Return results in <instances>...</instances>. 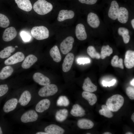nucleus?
Returning a JSON list of instances; mask_svg holds the SVG:
<instances>
[{
	"mask_svg": "<svg viewBox=\"0 0 134 134\" xmlns=\"http://www.w3.org/2000/svg\"><path fill=\"white\" fill-rule=\"evenodd\" d=\"M102 109L99 111V114L105 117L111 118L113 116V114L106 105H103L101 106Z\"/></svg>",
	"mask_w": 134,
	"mask_h": 134,
	"instance_id": "obj_33",
	"label": "nucleus"
},
{
	"mask_svg": "<svg viewBox=\"0 0 134 134\" xmlns=\"http://www.w3.org/2000/svg\"><path fill=\"white\" fill-rule=\"evenodd\" d=\"M87 22L89 25L93 28H98L99 26L100 22L99 18L96 14L90 12L88 15Z\"/></svg>",
	"mask_w": 134,
	"mask_h": 134,
	"instance_id": "obj_18",
	"label": "nucleus"
},
{
	"mask_svg": "<svg viewBox=\"0 0 134 134\" xmlns=\"http://www.w3.org/2000/svg\"><path fill=\"white\" fill-rule=\"evenodd\" d=\"M131 24L133 29H134V19H133L131 21Z\"/></svg>",
	"mask_w": 134,
	"mask_h": 134,
	"instance_id": "obj_46",
	"label": "nucleus"
},
{
	"mask_svg": "<svg viewBox=\"0 0 134 134\" xmlns=\"http://www.w3.org/2000/svg\"><path fill=\"white\" fill-rule=\"evenodd\" d=\"M15 47V48H18V46H16Z\"/></svg>",
	"mask_w": 134,
	"mask_h": 134,
	"instance_id": "obj_52",
	"label": "nucleus"
},
{
	"mask_svg": "<svg viewBox=\"0 0 134 134\" xmlns=\"http://www.w3.org/2000/svg\"><path fill=\"white\" fill-rule=\"evenodd\" d=\"M15 48L12 46L7 47L0 52V58L4 59L9 57L15 50Z\"/></svg>",
	"mask_w": 134,
	"mask_h": 134,
	"instance_id": "obj_30",
	"label": "nucleus"
},
{
	"mask_svg": "<svg viewBox=\"0 0 134 134\" xmlns=\"http://www.w3.org/2000/svg\"><path fill=\"white\" fill-rule=\"evenodd\" d=\"M36 134H48L45 132H36Z\"/></svg>",
	"mask_w": 134,
	"mask_h": 134,
	"instance_id": "obj_45",
	"label": "nucleus"
},
{
	"mask_svg": "<svg viewBox=\"0 0 134 134\" xmlns=\"http://www.w3.org/2000/svg\"><path fill=\"white\" fill-rule=\"evenodd\" d=\"M74 56L72 53H68L65 58L62 64V70L65 72L69 70L73 63Z\"/></svg>",
	"mask_w": 134,
	"mask_h": 134,
	"instance_id": "obj_13",
	"label": "nucleus"
},
{
	"mask_svg": "<svg viewBox=\"0 0 134 134\" xmlns=\"http://www.w3.org/2000/svg\"><path fill=\"white\" fill-rule=\"evenodd\" d=\"M75 34L76 38L80 40H85L86 39L87 37L85 27L82 24L79 23L76 25Z\"/></svg>",
	"mask_w": 134,
	"mask_h": 134,
	"instance_id": "obj_16",
	"label": "nucleus"
},
{
	"mask_svg": "<svg viewBox=\"0 0 134 134\" xmlns=\"http://www.w3.org/2000/svg\"><path fill=\"white\" fill-rule=\"evenodd\" d=\"M123 60L122 58L119 59V57L117 55H115L112 59L111 64L113 67H118L123 69L124 68L123 64Z\"/></svg>",
	"mask_w": 134,
	"mask_h": 134,
	"instance_id": "obj_32",
	"label": "nucleus"
},
{
	"mask_svg": "<svg viewBox=\"0 0 134 134\" xmlns=\"http://www.w3.org/2000/svg\"><path fill=\"white\" fill-rule=\"evenodd\" d=\"M126 134H133V133H132L130 132H128L126 133Z\"/></svg>",
	"mask_w": 134,
	"mask_h": 134,
	"instance_id": "obj_51",
	"label": "nucleus"
},
{
	"mask_svg": "<svg viewBox=\"0 0 134 134\" xmlns=\"http://www.w3.org/2000/svg\"><path fill=\"white\" fill-rule=\"evenodd\" d=\"M37 60V58L34 55L30 54L24 59L21 67L23 68L27 69L30 67Z\"/></svg>",
	"mask_w": 134,
	"mask_h": 134,
	"instance_id": "obj_20",
	"label": "nucleus"
},
{
	"mask_svg": "<svg viewBox=\"0 0 134 134\" xmlns=\"http://www.w3.org/2000/svg\"><path fill=\"white\" fill-rule=\"evenodd\" d=\"M86 134H91L89 133H86Z\"/></svg>",
	"mask_w": 134,
	"mask_h": 134,
	"instance_id": "obj_53",
	"label": "nucleus"
},
{
	"mask_svg": "<svg viewBox=\"0 0 134 134\" xmlns=\"http://www.w3.org/2000/svg\"><path fill=\"white\" fill-rule=\"evenodd\" d=\"M33 8L37 14L43 15L51 11L53 6L51 3L45 0H38L34 4Z\"/></svg>",
	"mask_w": 134,
	"mask_h": 134,
	"instance_id": "obj_2",
	"label": "nucleus"
},
{
	"mask_svg": "<svg viewBox=\"0 0 134 134\" xmlns=\"http://www.w3.org/2000/svg\"><path fill=\"white\" fill-rule=\"evenodd\" d=\"M13 67L10 66H7L3 67L0 72V79H5L12 74L13 71Z\"/></svg>",
	"mask_w": 134,
	"mask_h": 134,
	"instance_id": "obj_28",
	"label": "nucleus"
},
{
	"mask_svg": "<svg viewBox=\"0 0 134 134\" xmlns=\"http://www.w3.org/2000/svg\"><path fill=\"white\" fill-rule=\"evenodd\" d=\"M33 37L37 40H42L48 38L49 32L48 29L44 26L34 27L31 30Z\"/></svg>",
	"mask_w": 134,
	"mask_h": 134,
	"instance_id": "obj_3",
	"label": "nucleus"
},
{
	"mask_svg": "<svg viewBox=\"0 0 134 134\" xmlns=\"http://www.w3.org/2000/svg\"><path fill=\"white\" fill-rule=\"evenodd\" d=\"M87 52L88 55L92 58L99 59L100 58V54L96 51L95 48L93 46H90L88 47Z\"/></svg>",
	"mask_w": 134,
	"mask_h": 134,
	"instance_id": "obj_34",
	"label": "nucleus"
},
{
	"mask_svg": "<svg viewBox=\"0 0 134 134\" xmlns=\"http://www.w3.org/2000/svg\"><path fill=\"white\" fill-rule=\"evenodd\" d=\"M10 23L9 20L5 15L0 13V27L3 28L8 27Z\"/></svg>",
	"mask_w": 134,
	"mask_h": 134,
	"instance_id": "obj_36",
	"label": "nucleus"
},
{
	"mask_svg": "<svg viewBox=\"0 0 134 134\" xmlns=\"http://www.w3.org/2000/svg\"><path fill=\"white\" fill-rule=\"evenodd\" d=\"M74 13L72 10H62L60 11L57 19L60 22H62L66 19H71L73 18Z\"/></svg>",
	"mask_w": 134,
	"mask_h": 134,
	"instance_id": "obj_17",
	"label": "nucleus"
},
{
	"mask_svg": "<svg viewBox=\"0 0 134 134\" xmlns=\"http://www.w3.org/2000/svg\"><path fill=\"white\" fill-rule=\"evenodd\" d=\"M69 104V101L67 98L64 96H61L59 97L57 101L58 106H67Z\"/></svg>",
	"mask_w": 134,
	"mask_h": 134,
	"instance_id": "obj_35",
	"label": "nucleus"
},
{
	"mask_svg": "<svg viewBox=\"0 0 134 134\" xmlns=\"http://www.w3.org/2000/svg\"><path fill=\"white\" fill-rule=\"evenodd\" d=\"M81 3H82L90 5L93 4H95L97 1V0H78Z\"/></svg>",
	"mask_w": 134,
	"mask_h": 134,
	"instance_id": "obj_42",
	"label": "nucleus"
},
{
	"mask_svg": "<svg viewBox=\"0 0 134 134\" xmlns=\"http://www.w3.org/2000/svg\"><path fill=\"white\" fill-rule=\"evenodd\" d=\"M18 98L13 97L8 100L5 103L3 110L5 113H7L14 110L17 107L18 103Z\"/></svg>",
	"mask_w": 134,
	"mask_h": 134,
	"instance_id": "obj_7",
	"label": "nucleus"
},
{
	"mask_svg": "<svg viewBox=\"0 0 134 134\" xmlns=\"http://www.w3.org/2000/svg\"><path fill=\"white\" fill-rule=\"evenodd\" d=\"M68 114V110L66 109H60L56 112L55 117L58 121L62 122L67 118Z\"/></svg>",
	"mask_w": 134,
	"mask_h": 134,
	"instance_id": "obj_29",
	"label": "nucleus"
},
{
	"mask_svg": "<svg viewBox=\"0 0 134 134\" xmlns=\"http://www.w3.org/2000/svg\"><path fill=\"white\" fill-rule=\"evenodd\" d=\"M32 95L31 92L28 90L24 91L18 98V103L22 107L27 106L31 101Z\"/></svg>",
	"mask_w": 134,
	"mask_h": 134,
	"instance_id": "obj_9",
	"label": "nucleus"
},
{
	"mask_svg": "<svg viewBox=\"0 0 134 134\" xmlns=\"http://www.w3.org/2000/svg\"><path fill=\"white\" fill-rule=\"evenodd\" d=\"M82 88L84 91L91 93L96 91L97 90V86L92 82L89 77L84 80Z\"/></svg>",
	"mask_w": 134,
	"mask_h": 134,
	"instance_id": "obj_22",
	"label": "nucleus"
},
{
	"mask_svg": "<svg viewBox=\"0 0 134 134\" xmlns=\"http://www.w3.org/2000/svg\"><path fill=\"white\" fill-rule=\"evenodd\" d=\"M119 6L115 0L112 1L108 12V16L111 19L115 20L117 19L119 11Z\"/></svg>",
	"mask_w": 134,
	"mask_h": 134,
	"instance_id": "obj_11",
	"label": "nucleus"
},
{
	"mask_svg": "<svg viewBox=\"0 0 134 134\" xmlns=\"http://www.w3.org/2000/svg\"><path fill=\"white\" fill-rule=\"evenodd\" d=\"M103 134H112L108 132H106L103 133Z\"/></svg>",
	"mask_w": 134,
	"mask_h": 134,
	"instance_id": "obj_50",
	"label": "nucleus"
},
{
	"mask_svg": "<svg viewBox=\"0 0 134 134\" xmlns=\"http://www.w3.org/2000/svg\"><path fill=\"white\" fill-rule=\"evenodd\" d=\"M116 80L115 79H113L112 80L109 81H106L103 80L102 81V84L103 86L109 87L113 85L115 83Z\"/></svg>",
	"mask_w": 134,
	"mask_h": 134,
	"instance_id": "obj_41",
	"label": "nucleus"
},
{
	"mask_svg": "<svg viewBox=\"0 0 134 134\" xmlns=\"http://www.w3.org/2000/svg\"><path fill=\"white\" fill-rule=\"evenodd\" d=\"M50 104V101L48 99H45L41 100L36 105L35 110L38 113H42L49 108Z\"/></svg>",
	"mask_w": 134,
	"mask_h": 134,
	"instance_id": "obj_14",
	"label": "nucleus"
},
{
	"mask_svg": "<svg viewBox=\"0 0 134 134\" xmlns=\"http://www.w3.org/2000/svg\"><path fill=\"white\" fill-rule=\"evenodd\" d=\"M113 52L112 48L109 45L103 46L101 48L100 57L102 59H104L106 57L110 56Z\"/></svg>",
	"mask_w": 134,
	"mask_h": 134,
	"instance_id": "obj_31",
	"label": "nucleus"
},
{
	"mask_svg": "<svg viewBox=\"0 0 134 134\" xmlns=\"http://www.w3.org/2000/svg\"><path fill=\"white\" fill-rule=\"evenodd\" d=\"M129 34V33H125L121 35L123 37L124 42L125 44L128 43L129 41L130 36Z\"/></svg>",
	"mask_w": 134,
	"mask_h": 134,
	"instance_id": "obj_43",
	"label": "nucleus"
},
{
	"mask_svg": "<svg viewBox=\"0 0 134 134\" xmlns=\"http://www.w3.org/2000/svg\"><path fill=\"white\" fill-rule=\"evenodd\" d=\"M124 64L126 67L130 69L134 66V51L127 50L126 52L124 60Z\"/></svg>",
	"mask_w": 134,
	"mask_h": 134,
	"instance_id": "obj_15",
	"label": "nucleus"
},
{
	"mask_svg": "<svg viewBox=\"0 0 134 134\" xmlns=\"http://www.w3.org/2000/svg\"><path fill=\"white\" fill-rule=\"evenodd\" d=\"M33 78L34 82L41 86H46L51 83L48 77L40 72L35 73L33 75Z\"/></svg>",
	"mask_w": 134,
	"mask_h": 134,
	"instance_id": "obj_10",
	"label": "nucleus"
},
{
	"mask_svg": "<svg viewBox=\"0 0 134 134\" xmlns=\"http://www.w3.org/2000/svg\"><path fill=\"white\" fill-rule=\"evenodd\" d=\"M74 41V39L71 36H68L63 40L60 45V50L62 54H66L71 50Z\"/></svg>",
	"mask_w": 134,
	"mask_h": 134,
	"instance_id": "obj_6",
	"label": "nucleus"
},
{
	"mask_svg": "<svg viewBox=\"0 0 134 134\" xmlns=\"http://www.w3.org/2000/svg\"><path fill=\"white\" fill-rule=\"evenodd\" d=\"M18 7L21 9L26 11H31L32 6L30 0H15Z\"/></svg>",
	"mask_w": 134,
	"mask_h": 134,
	"instance_id": "obj_21",
	"label": "nucleus"
},
{
	"mask_svg": "<svg viewBox=\"0 0 134 134\" xmlns=\"http://www.w3.org/2000/svg\"><path fill=\"white\" fill-rule=\"evenodd\" d=\"M118 34L121 35L124 33H129V32L127 28L123 27H120L118 29Z\"/></svg>",
	"mask_w": 134,
	"mask_h": 134,
	"instance_id": "obj_44",
	"label": "nucleus"
},
{
	"mask_svg": "<svg viewBox=\"0 0 134 134\" xmlns=\"http://www.w3.org/2000/svg\"><path fill=\"white\" fill-rule=\"evenodd\" d=\"M77 124L79 128L84 129H91L94 126V123L92 121L89 119L84 118L79 120Z\"/></svg>",
	"mask_w": 134,
	"mask_h": 134,
	"instance_id": "obj_24",
	"label": "nucleus"
},
{
	"mask_svg": "<svg viewBox=\"0 0 134 134\" xmlns=\"http://www.w3.org/2000/svg\"><path fill=\"white\" fill-rule=\"evenodd\" d=\"M85 110L79 105L76 104L72 107L70 113L73 116L75 117H82L85 114Z\"/></svg>",
	"mask_w": 134,
	"mask_h": 134,
	"instance_id": "obj_25",
	"label": "nucleus"
},
{
	"mask_svg": "<svg viewBox=\"0 0 134 134\" xmlns=\"http://www.w3.org/2000/svg\"><path fill=\"white\" fill-rule=\"evenodd\" d=\"M131 84L133 86H134V79L133 78L130 82Z\"/></svg>",
	"mask_w": 134,
	"mask_h": 134,
	"instance_id": "obj_47",
	"label": "nucleus"
},
{
	"mask_svg": "<svg viewBox=\"0 0 134 134\" xmlns=\"http://www.w3.org/2000/svg\"><path fill=\"white\" fill-rule=\"evenodd\" d=\"M124 102V98L122 96L119 94H116L107 99L106 105L111 111L116 112L123 106Z\"/></svg>",
	"mask_w": 134,
	"mask_h": 134,
	"instance_id": "obj_1",
	"label": "nucleus"
},
{
	"mask_svg": "<svg viewBox=\"0 0 134 134\" xmlns=\"http://www.w3.org/2000/svg\"><path fill=\"white\" fill-rule=\"evenodd\" d=\"M50 54L53 60L56 62H59L61 60V56L57 46H53L50 50Z\"/></svg>",
	"mask_w": 134,
	"mask_h": 134,
	"instance_id": "obj_27",
	"label": "nucleus"
},
{
	"mask_svg": "<svg viewBox=\"0 0 134 134\" xmlns=\"http://www.w3.org/2000/svg\"><path fill=\"white\" fill-rule=\"evenodd\" d=\"M131 118L132 120L134 122V113H133L132 114V115Z\"/></svg>",
	"mask_w": 134,
	"mask_h": 134,
	"instance_id": "obj_48",
	"label": "nucleus"
},
{
	"mask_svg": "<svg viewBox=\"0 0 134 134\" xmlns=\"http://www.w3.org/2000/svg\"><path fill=\"white\" fill-rule=\"evenodd\" d=\"M17 34V31L14 27L8 28L3 32L2 36L3 39L6 42L10 41L16 36Z\"/></svg>",
	"mask_w": 134,
	"mask_h": 134,
	"instance_id": "obj_12",
	"label": "nucleus"
},
{
	"mask_svg": "<svg viewBox=\"0 0 134 134\" xmlns=\"http://www.w3.org/2000/svg\"><path fill=\"white\" fill-rule=\"evenodd\" d=\"M82 97L87 100L91 105H93L95 104L97 101L96 96L91 92L84 91L82 93Z\"/></svg>",
	"mask_w": 134,
	"mask_h": 134,
	"instance_id": "obj_26",
	"label": "nucleus"
},
{
	"mask_svg": "<svg viewBox=\"0 0 134 134\" xmlns=\"http://www.w3.org/2000/svg\"><path fill=\"white\" fill-rule=\"evenodd\" d=\"M126 93L131 100L134 99V88L131 87H128L126 89Z\"/></svg>",
	"mask_w": 134,
	"mask_h": 134,
	"instance_id": "obj_37",
	"label": "nucleus"
},
{
	"mask_svg": "<svg viewBox=\"0 0 134 134\" xmlns=\"http://www.w3.org/2000/svg\"><path fill=\"white\" fill-rule=\"evenodd\" d=\"M38 117L37 112L34 109L28 110L22 114L20 119L23 123H32L36 121Z\"/></svg>",
	"mask_w": 134,
	"mask_h": 134,
	"instance_id": "obj_4",
	"label": "nucleus"
},
{
	"mask_svg": "<svg viewBox=\"0 0 134 134\" xmlns=\"http://www.w3.org/2000/svg\"><path fill=\"white\" fill-rule=\"evenodd\" d=\"M25 59V56L23 53L18 52L9 57L4 61L6 65H14L23 61Z\"/></svg>",
	"mask_w": 134,
	"mask_h": 134,
	"instance_id": "obj_8",
	"label": "nucleus"
},
{
	"mask_svg": "<svg viewBox=\"0 0 134 134\" xmlns=\"http://www.w3.org/2000/svg\"><path fill=\"white\" fill-rule=\"evenodd\" d=\"M77 63L79 65L89 63L90 61L89 59L87 58H78L77 60Z\"/></svg>",
	"mask_w": 134,
	"mask_h": 134,
	"instance_id": "obj_40",
	"label": "nucleus"
},
{
	"mask_svg": "<svg viewBox=\"0 0 134 134\" xmlns=\"http://www.w3.org/2000/svg\"><path fill=\"white\" fill-rule=\"evenodd\" d=\"M9 87L6 84L0 85V97L5 95L8 92Z\"/></svg>",
	"mask_w": 134,
	"mask_h": 134,
	"instance_id": "obj_38",
	"label": "nucleus"
},
{
	"mask_svg": "<svg viewBox=\"0 0 134 134\" xmlns=\"http://www.w3.org/2000/svg\"><path fill=\"white\" fill-rule=\"evenodd\" d=\"M44 131L48 134H63L65 131L62 127L53 124L50 125L46 127Z\"/></svg>",
	"mask_w": 134,
	"mask_h": 134,
	"instance_id": "obj_19",
	"label": "nucleus"
},
{
	"mask_svg": "<svg viewBox=\"0 0 134 134\" xmlns=\"http://www.w3.org/2000/svg\"><path fill=\"white\" fill-rule=\"evenodd\" d=\"M20 35L23 40L24 41H28L31 40V36L26 31H22L20 33Z\"/></svg>",
	"mask_w": 134,
	"mask_h": 134,
	"instance_id": "obj_39",
	"label": "nucleus"
},
{
	"mask_svg": "<svg viewBox=\"0 0 134 134\" xmlns=\"http://www.w3.org/2000/svg\"><path fill=\"white\" fill-rule=\"evenodd\" d=\"M3 134V132L1 127L0 126V134Z\"/></svg>",
	"mask_w": 134,
	"mask_h": 134,
	"instance_id": "obj_49",
	"label": "nucleus"
},
{
	"mask_svg": "<svg viewBox=\"0 0 134 134\" xmlns=\"http://www.w3.org/2000/svg\"><path fill=\"white\" fill-rule=\"evenodd\" d=\"M129 14L127 9L124 7L119 8L117 19L118 21L122 24L126 23L129 18Z\"/></svg>",
	"mask_w": 134,
	"mask_h": 134,
	"instance_id": "obj_23",
	"label": "nucleus"
},
{
	"mask_svg": "<svg viewBox=\"0 0 134 134\" xmlns=\"http://www.w3.org/2000/svg\"><path fill=\"white\" fill-rule=\"evenodd\" d=\"M58 88L55 84H49L44 86L39 90L38 94L41 97H46L53 96L58 92Z\"/></svg>",
	"mask_w": 134,
	"mask_h": 134,
	"instance_id": "obj_5",
	"label": "nucleus"
}]
</instances>
